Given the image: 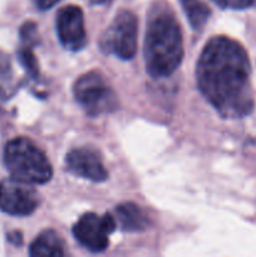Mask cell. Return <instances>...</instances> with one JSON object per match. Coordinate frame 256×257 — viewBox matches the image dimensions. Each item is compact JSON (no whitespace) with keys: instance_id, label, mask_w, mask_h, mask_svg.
<instances>
[{"instance_id":"13","label":"cell","mask_w":256,"mask_h":257,"mask_svg":"<svg viewBox=\"0 0 256 257\" xmlns=\"http://www.w3.org/2000/svg\"><path fill=\"white\" fill-rule=\"evenodd\" d=\"M187 20L193 30L200 32L210 19L211 10L203 0H180Z\"/></svg>"},{"instance_id":"5","label":"cell","mask_w":256,"mask_h":257,"mask_svg":"<svg viewBox=\"0 0 256 257\" xmlns=\"http://www.w3.org/2000/svg\"><path fill=\"white\" fill-rule=\"evenodd\" d=\"M138 20L130 10H120L102 34L99 47L105 54L131 60L137 53Z\"/></svg>"},{"instance_id":"8","label":"cell","mask_w":256,"mask_h":257,"mask_svg":"<svg viewBox=\"0 0 256 257\" xmlns=\"http://www.w3.org/2000/svg\"><path fill=\"white\" fill-rule=\"evenodd\" d=\"M57 34L59 42L70 52L82 50L87 45L88 38L85 32L83 10L77 5H67L58 12Z\"/></svg>"},{"instance_id":"7","label":"cell","mask_w":256,"mask_h":257,"mask_svg":"<svg viewBox=\"0 0 256 257\" xmlns=\"http://www.w3.org/2000/svg\"><path fill=\"white\" fill-rule=\"evenodd\" d=\"M39 206V195L29 183L10 177L0 182V211L10 216L24 217Z\"/></svg>"},{"instance_id":"17","label":"cell","mask_w":256,"mask_h":257,"mask_svg":"<svg viewBox=\"0 0 256 257\" xmlns=\"http://www.w3.org/2000/svg\"><path fill=\"white\" fill-rule=\"evenodd\" d=\"M108 2H110V0H90V4L92 5H103V4H107Z\"/></svg>"},{"instance_id":"16","label":"cell","mask_w":256,"mask_h":257,"mask_svg":"<svg viewBox=\"0 0 256 257\" xmlns=\"http://www.w3.org/2000/svg\"><path fill=\"white\" fill-rule=\"evenodd\" d=\"M59 0H33V3L35 4V7L39 10H48L52 9Z\"/></svg>"},{"instance_id":"9","label":"cell","mask_w":256,"mask_h":257,"mask_svg":"<svg viewBox=\"0 0 256 257\" xmlns=\"http://www.w3.org/2000/svg\"><path fill=\"white\" fill-rule=\"evenodd\" d=\"M65 163L70 173L92 182H103L108 178V172L99 153L89 147L72 150L65 157Z\"/></svg>"},{"instance_id":"1","label":"cell","mask_w":256,"mask_h":257,"mask_svg":"<svg viewBox=\"0 0 256 257\" xmlns=\"http://www.w3.org/2000/svg\"><path fill=\"white\" fill-rule=\"evenodd\" d=\"M251 65L245 48L228 37H213L196 68L201 94L223 118L237 119L253 109Z\"/></svg>"},{"instance_id":"14","label":"cell","mask_w":256,"mask_h":257,"mask_svg":"<svg viewBox=\"0 0 256 257\" xmlns=\"http://www.w3.org/2000/svg\"><path fill=\"white\" fill-rule=\"evenodd\" d=\"M15 85L12 65L7 55L0 53V98H9L14 94Z\"/></svg>"},{"instance_id":"10","label":"cell","mask_w":256,"mask_h":257,"mask_svg":"<svg viewBox=\"0 0 256 257\" xmlns=\"http://www.w3.org/2000/svg\"><path fill=\"white\" fill-rule=\"evenodd\" d=\"M20 40H22V44L18 52L19 62L27 70L28 75L32 79L37 80L39 78V64L33 53V49L39 44V34H38V28L35 23L27 22L22 25Z\"/></svg>"},{"instance_id":"11","label":"cell","mask_w":256,"mask_h":257,"mask_svg":"<svg viewBox=\"0 0 256 257\" xmlns=\"http://www.w3.org/2000/svg\"><path fill=\"white\" fill-rule=\"evenodd\" d=\"M115 215H117L118 222L122 230L128 231V232L143 231L150 225V220L145 211L133 202L120 203L115 208Z\"/></svg>"},{"instance_id":"3","label":"cell","mask_w":256,"mask_h":257,"mask_svg":"<svg viewBox=\"0 0 256 257\" xmlns=\"http://www.w3.org/2000/svg\"><path fill=\"white\" fill-rule=\"evenodd\" d=\"M4 165L10 177L29 185H44L52 180L53 168L48 157L25 137L14 138L7 143Z\"/></svg>"},{"instance_id":"4","label":"cell","mask_w":256,"mask_h":257,"mask_svg":"<svg viewBox=\"0 0 256 257\" xmlns=\"http://www.w3.org/2000/svg\"><path fill=\"white\" fill-rule=\"evenodd\" d=\"M73 94L89 117L112 113L118 108L117 94L98 70H90L77 78L73 84Z\"/></svg>"},{"instance_id":"15","label":"cell","mask_w":256,"mask_h":257,"mask_svg":"<svg viewBox=\"0 0 256 257\" xmlns=\"http://www.w3.org/2000/svg\"><path fill=\"white\" fill-rule=\"evenodd\" d=\"M212 2L222 9L243 10L250 8L255 0H212Z\"/></svg>"},{"instance_id":"6","label":"cell","mask_w":256,"mask_h":257,"mask_svg":"<svg viewBox=\"0 0 256 257\" xmlns=\"http://www.w3.org/2000/svg\"><path fill=\"white\" fill-rule=\"evenodd\" d=\"M117 222L108 213H84L73 226L75 240L90 252H102L109 245V235L115 230Z\"/></svg>"},{"instance_id":"2","label":"cell","mask_w":256,"mask_h":257,"mask_svg":"<svg viewBox=\"0 0 256 257\" xmlns=\"http://www.w3.org/2000/svg\"><path fill=\"white\" fill-rule=\"evenodd\" d=\"M143 52L146 69L152 78L170 77L182 63V30L170 5L160 2L151 8Z\"/></svg>"},{"instance_id":"12","label":"cell","mask_w":256,"mask_h":257,"mask_svg":"<svg viewBox=\"0 0 256 257\" xmlns=\"http://www.w3.org/2000/svg\"><path fill=\"white\" fill-rule=\"evenodd\" d=\"M32 257H62L64 248L58 233L53 230H45L37 236L29 247Z\"/></svg>"}]
</instances>
